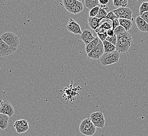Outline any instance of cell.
<instances>
[{"instance_id": "603a6c76", "label": "cell", "mask_w": 148, "mask_h": 136, "mask_svg": "<svg viewBox=\"0 0 148 136\" xmlns=\"http://www.w3.org/2000/svg\"><path fill=\"white\" fill-rule=\"evenodd\" d=\"M113 4L115 7H126L128 5V0H112Z\"/></svg>"}, {"instance_id": "cb8c5ba5", "label": "cell", "mask_w": 148, "mask_h": 136, "mask_svg": "<svg viewBox=\"0 0 148 136\" xmlns=\"http://www.w3.org/2000/svg\"><path fill=\"white\" fill-rule=\"evenodd\" d=\"M108 15V13L106 11V10L103 9V8L100 7L99 11L98 13L97 16H96V18L100 19V20H103L105 18L106 16Z\"/></svg>"}, {"instance_id": "e0dca14e", "label": "cell", "mask_w": 148, "mask_h": 136, "mask_svg": "<svg viewBox=\"0 0 148 136\" xmlns=\"http://www.w3.org/2000/svg\"><path fill=\"white\" fill-rule=\"evenodd\" d=\"M119 21L120 25L123 26L127 31L130 30L133 26L132 20L125 19V18H120L119 19Z\"/></svg>"}, {"instance_id": "9c48e42d", "label": "cell", "mask_w": 148, "mask_h": 136, "mask_svg": "<svg viewBox=\"0 0 148 136\" xmlns=\"http://www.w3.org/2000/svg\"><path fill=\"white\" fill-rule=\"evenodd\" d=\"M17 48L12 47L6 44L2 40L0 39V56L1 57H6L14 53Z\"/></svg>"}, {"instance_id": "ba28073f", "label": "cell", "mask_w": 148, "mask_h": 136, "mask_svg": "<svg viewBox=\"0 0 148 136\" xmlns=\"http://www.w3.org/2000/svg\"><path fill=\"white\" fill-rule=\"evenodd\" d=\"M105 54V50L103 47V41L99 40L98 45L97 47L94 48L92 51L89 52L88 55V58L91 59L98 60L103 56V54Z\"/></svg>"}, {"instance_id": "8d00e7d4", "label": "cell", "mask_w": 148, "mask_h": 136, "mask_svg": "<svg viewBox=\"0 0 148 136\" xmlns=\"http://www.w3.org/2000/svg\"><path fill=\"white\" fill-rule=\"evenodd\" d=\"M85 1H86V0H85Z\"/></svg>"}, {"instance_id": "ac0fdd59", "label": "cell", "mask_w": 148, "mask_h": 136, "mask_svg": "<svg viewBox=\"0 0 148 136\" xmlns=\"http://www.w3.org/2000/svg\"><path fill=\"white\" fill-rule=\"evenodd\" d=\"M99 27L104 29L106 31L112 29V21L105 18L100 22Z\"/></svg>"}, {"instance_id": "d6986e66", "label": "cell", "mask_w": 148, "mask_h": 136, "mask_svg": "<svg viewBox=\"0 0 148 136\" xmlns=\"http://www.w3.org/2000/svg\"><path fill=\"white\" fill-rule=\"evenodd\" d=\"M99 40V38H98V37H96L95 38V39L89 43L88 45L86 46L85 51L87 54H88L94 48H95L97 47V45H98Z\"/></svg>"}, {"instance_id": "4dcf8cb0", "label": "cell", "mask_w": 148, "mask_h": 136, "mask_svg": "<svg viewBox=\"0 0 148 136\" xmlns=\"http://www.w3.org/2000/svg\"><path fill=\"white\" fill-rule=\"evenodd\" d=\"M120 26L119 21L118 18H116L112 20V29H116L118 26Z\"/></svg>"}, {"instance_id": "30bf717a", "label": "cell", "mask_w": 148, "mask_h": 136, "mask_svg": "<svg viewBox=\"0 0 148 136\" xmlns=\"http://www.w3.org/2000/svg\"><path fill=\"white\" fill-rule=\"evenodd\" d=\"M13 127L18 133H24L29 128V122L26 119H19L15 122Z\"/></svg>"}, {"instance_id": "7402d4cb", "label": "cell", "mask_w": 148, "mask_h": 136, "mask_svg": "<svg viewBox=\"0 0 148 136\" xmlns=\"http://www.w3.org/2000/svg\"><path fill=\"white\" fill-rule=\"evenodd\" d=\"M85 2V6L86 8L91 10L94 7L98 6L99 4V0H86Z\"/></svg>"}, {"instance_id": "6da1fadb", "label": "cell", "mask_w": 148, "mask_h": 136, "mask_svg": "<svg viewBox=\"0 0 148 136\" xmlns=\"http://www.w3.org/2000/svg\"><path fill=\"white\" fill-rule=\"evenodd\" d=\"M133 44L132 35L128 31H125L117 35L116 50L120 53L127 52Z\"/></svg>"}, {"instance_id": "d590c367", "label": "cell", "mask_w": 148, "mask_h": 136, "mask_svg": "<svg viewBox=\"0 0 148 136\" xmlns=\"http://www.w3.org/2000/svg\"><path fill=\"white\" fill-rule=\"evenodd\" d=\"M77 1H80V2H81L82 0H77Z\"/></svg>"}, {"instance_id": "8992f818", "label": "cell", "mask_w": 148, "mask_h": 136, "mask_svg": "<svg viewBox=\"0 0 148 136\" xmlns=\"http://www.w3.org/2000/svg\"><path fill=\"white\" fill-rule=\"evenodd\" d=\"M90 118L96 127L99 128H103L104 127L105 125L106 120L102 112H94L90 115Z\"/></svg>"}, {"instance_id": "277c9868", "label": "cell", "mask_w": 148, "mask_h": 136, "mask_svg": "<svg viewBox=\"0 0 148 136\" xmlns=\"http://www.w3.org/2000/svg\"><path fill=\"white\" fill-rule=\"evenodd\" d=\"M0 39L8 45L15 48H17L20 45L19 37L12 32L8 31L2 34Z\"/></svg>"}, {"instance_id": "d6a6232c", "label": "cell", "mask_w": 148, "mask_h": 136, "mask_svg": "<svg viewBox=\"0 0 148 136\" xmlns=\"http://www.w3.org/2000/svg\"><path fill=\"white\" fill-rule=\"evenodd\" d=\"M106 33H107L108 36H113L114 35V30L113 29H110L106 31Z\"/></svg>"}, {"instance_id": "4fadbf2b", "label": "cell", "mask_w": 148, "mask_h": 136, "mask_svg": "<svg viewBox=\"0 0 148 136\" xmlns=\"http://www.w3.org/2000/svg\"><path fill=\"white\" fill-rule=\"evenodd\" d=\"M96 37L93 35L91 31L89 29H85L83 31V33L80 36V39L83 41L86 46L88 45L89 43L93 41Z\"/></svg>"}, {"instance_id": "3957f363", "label": "cell", "mask_w": 148, "mask_h": 136, "mask_svg": "<svg viewBox=\"0 0 148 136\" xmlns=\"http://www.w3.org/2000/svg\"><path fill=\"white\" fill-rule=\"evenodd\" d=\"M120 57V52L115 50L111 52L105 53L100 58V61L103 66L111 65L118 63Z\"/></svg>"}, {"instance_id": "44dd1931", "label": "cell", "mask_w": 148, "mask_h": 136, "mask_svg": "<svg viewBox=\"0 0 148 136\" xmlns=\"http://www.w3.org/2000/svg\"><path fill=\"white\" fill-rule=\"evenodd\" d=\"M95 31L97 33L98 37L99 38V39L101 40L102 41L105 40L107 37H108L106 31L100 27L97 29H96Z\"/></svg>"}, {"instance_id": "52a82bcc", "label": "cell", "mask_w": 148, "mask_h": 136, "mask_svg": "<svg viewBox=\"0 0 148 136\" xmlns=\"http://www.w3.org/2000/svg\"><path fill=\"white\" fill-rule=\"evenodd\" d=\"M0 114H5L10 117H11L15 114L14 107L8 101L1 99Z\"/></svg>"}, {"instance_id": "5b68a950", "label": "cell", "mask_w": 148, "mask_h": 136, "mask_svg": "<svg viewBox=\"0 0 148 136\" xmlns=\"http://www.w3.org/2000/svg\"><path fill=\"white\" fill-rule=\"evenodd\" d=\"M118 19L125 18L133 20V12L131 9L127 7H121L112 11Z\"/></svg>"}, {"instance_id": "2e32d148", "label": "cell", "mask_w": 148, "mask_h": 136, "mask_svg": "<svg viewBox=\"0 0 148 136\" xmlns=\"http://www.w3.org/2000/svg\"><path fill=\"white\" fill-rule=\"evenodd\" d=\"M10 117L5 114H0V128L2 130H5L9 125Z\"/></svg>"}, {"instance_id": "8fae6325", "label": "cell", "mask_w": 148, "mask_h": 136, "mask_svg": "<svg viewBox=\"0 0 148 136\" xmlns=\"http://www.w3.org/2000/svg\"><path fill=\"white\" fill-rule=\"evenodd\" d=\"M67 29L69 32L75 35H82L83 31L80 26L76 20L73 18H70L69 23L67 25Z\"/></svg>"}, {"instance_id": "5bb4252c", "label": "cell", "mask_w": 148, "mask_h": 136, "mask_svg": "<svg viewBox=\"0 0 148 136\" xmlns=\"http://www.w3.org/2000/svg\"><path fill=\"white\" fill-rule=\"evenodd\" d=\"M136 24L137 25L138 29L143 32H148V23L145 20H143L140 16H137L136 18Z\"/></svg>"}, {"instance_id": "4316f807", "label": "cell", "mask_w": 148, "mask_h": 136, "mask_svg": "<svg viewBox=\"0 0 148 136\" xmlns=\"http://www.w3.org/2000/svg\"><path fill=\"white\" fill-rule=\"evenodd\" d=\"M106 40L108 41V42L111 43L112 45L116 46L117 42V36L114 34L113 36H108L107 37Z\"/></svg>"}, {"instance_id": "83f0119b", "label": "cell", "mask_w": 148, "mask_h": 136, "mask_svg": "<svg viewBox=\"0 0 148 136\" xmlns=\"http://www.w3.org/2000/svg\"><path fill=\"white\" fill-rule=\"evenodd\" d=\"M76 0H63V4L66 9L71 7Z\"/></svg>"}, {"instance_id": "ffe728a7", "label": "cell", "mask_w": 148, "mask_h": 136, "mask_svg": "<svg viewBox=\"0 0 148 136\" xmlns=\"http://www.w3.org/2000/svg\"><path fill=\"white\" fill-rule=\"evenodd\" d=\"M104 50H105V53H108V52H111L113 51L116 50V46L112 45L111 43H109L107 40H104L103 41Z\"/></svg>"}, {"instance_id": "e575fe53", "label": "cell", "mask_w": 148, "mask_h": 136, "mask_svg": "<svg viewBox=\"0 0 148 136\" xmlns=\"http://www.w3.org/2000/svg\"><path fill=\"white\" fill-rule=\"evenodd\" d=\"M100 7L103 8V9H104V10H107L108 9V7H107L106 5H101Z\"/></svg>"}, {"instance_id": "836d02e7", "label": "cell", "mask_w": 148, "mask_h": 136, "mask_svg": "<svg viewBox=\"0 0 148 136\" xmlns=\"http://www.w3.org/2000/svg\"><path fill=\"white\" fill-rule=\"evenodd\" d=\"M109 0H99V2L101 5H106L108 4Z\"/></svg>"}, {"instance_id": "484cf974", "label": "cell", "mask_w": 148, "mask_h": 136, "mask_svg": "<svg viewBox=\"0 0 148 136\" xmlns=\"http://www.w3.org/2000/svg\"><path fill=\"white\" fill-rule=\"evenodd\" d=\"M100 7L99 6H96L95 7H94L93 9L90 10V11H89V17H95L97 16L99 11Z\"/></svg>"}, {"instance_id": "7c38bea8", "label": "cell", "mask_w": 148, "mask_h": 136, "mask_svg": "<svg viewBox=\"0 0 148 136\" xmlns=\"http://www.w3.org/2000/svg\"><path fill=\"white\" fill-rule=\"evenodd\" d=\"M84 10V5L83 3L78 1H76L74 4L71 7L66 9L67 11L71 13V14L77 15L81 13Z\"/></svg>"}, {"instance_id": "1f68e13d", "label": "cell", "mask_w": 148, "mask_h": 136, "mask_svg": "<svg viewBox=\"0 0 148 136\" xmlns=\"http://www.w3.org/2000/svg\"><path fill=\"white\" fill-rule=\"evenodd\" d=\"M143 20H145L147 23H148V12L143 13L141 15H140Z\"/></svg>"}, {"instance_id": "7a4b0ae2", "label": "cell", "mask_w": 148, "mask_h": 136, "mask_svg": "<svg viewBox=\"0 0 148 136\" xmlns=\"http://www.w3.org/2000/svg\"><path fill=\"white\" fill-rule=\"evenodd\" d=\"M96 127L90 118H87L81 122L79 125L80 133L86 136H92L96 132Z\"/></svg>"}, {"instance_id": "d4e9b609", "label": "cell", "mask_w": 148, "mask_h": 136, "mask_svg": "<svg viewBox=\"0 0 148 136\" xmlns=\"http://www.w3.org/2000/svg\"><path fill=\"white\" fill-rule=\"evenodd\" d=\"M147 12H148V2H144L140 6V15H141L143 13Z\"/></svg>"}, {"instance_id": "9a60e30c", "label": "cell", "mask_w": 148, "mask_h": 136, "mask_svg": "<svg viewBox=\"0 0 148 136\" xmlns=\"http://www.w3.org/2000/svg\"><path fill=\"white\" fill-rule=\"evenodd\" d=\"M101 20H102L98 19L96 17H89L88 18L89 26L92 29L95 31L99 27L100 22H101Z\"/></svg>"}, {"instance_id": "f1b7e54d", "label": "cell", "mask_w": 148, "mask_h": 136, "mask_svg": "<svg viewBox=\"0 0 148 136\" xmlns=\"http://www.w3.org/2000/svg\"><path fill=\"white\" fill-rule=\"evenodd\" d=\"M125 31H126L125 29H124L123 26H121V25L118 26L116 29H114V34L116 35L117 36V35H119V34L123 33L125 32Z\"/></svg>"}, {"instance_id": "f546056e", "label": "cell", "mask_w": 148, "mask_h": 136, "mask_svg": "<svg viewBox=\"0 0 148 136\" xmlns=\"http://www.w3.org/2000/svg\"><path fill=\"white\" fill-rule=\"evenodd\" d=\"M106 18H108L109 20H111L112 21L114 20H115V19H116V18H118L117 16H116V15L114 13L113 11L110 12L109 13H108L107 16H106Z\"/></svg>"}]
</instances>
